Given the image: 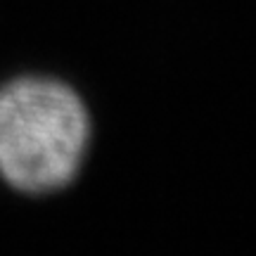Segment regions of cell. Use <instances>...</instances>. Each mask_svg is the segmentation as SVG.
<instances>
[{"label": "cell", "mask_w": 256, "mask_h": 256, "mask_svg": "<svg viewBox=\"0 0 256 256\" xmlns=\"http://www.w3.org/2000/svg\"><path fill=\"white\" fill-rule=\"evenodd\" d=\"M88 145V114L57 81L19 78L0 88V176L24 192L72 183Z\"/></svg>", "instance_id": "6da1fadb"}]
</instances>
